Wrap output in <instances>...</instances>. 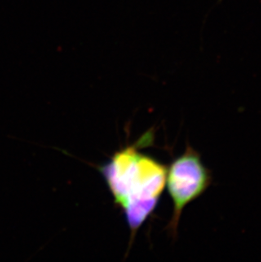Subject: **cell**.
<instances>
[{"mask_svg": "<svg viewBox=\"0 0 261 262\" xmlns=\"http://www.w3.org/2000/svg\"><path fill=\"white\" fill-rule=\"evenodd\" d=\"M155 140L152 129L138 141L116 151L98 166L99 173L121 208L130 230L129 248L141 227L153 214L165 189L167 167L141 149Z\"/></svg>", "mask_w": 261, "mask_h": 262, "instance_id": "1", "label": "cell"}, {"mask_svg": "<svg viewBox=\"0 0 261 262\" xmlns=\"http://www.w3.org/2000/svg\"><path fill=\"white\" fill-rule=\"evenodd\" d=\"M211 183L210 171L203 163L200 154L191 146H187L184 153L170 163L165 185L173 205L172 215L167 226L172 237L178 234L185 207L200 198Z\"/></svg>", "mask_w": 261, "mask_h": 262, "instance_id": "2", "label": "cell"}]
</instances>
